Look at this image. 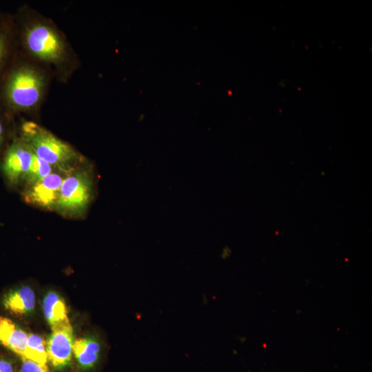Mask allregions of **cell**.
Returning a JSON list of instances; mask_svg holds the SVG:
<instances>
[{"mask_svg": "<svg viewBox=\"0 0 372 372\" xmlns=\"http://www.w3.org/2000/svg\"><path fill=\"white\" fill-rule=\"evenodd\" d=\"M17 52L61 83L80 68L81 61L66 36L50 19L28 5L12 15Z\"/></svg>", "mask_w": 372, "mask_h": 372, "instance_id": "6da1fadb", "label": "cell"}, {"mask_svg": "<svg viewBox=\"0 0 372 372\" xmlns=\"http://www.w3.org/2000/svg\"><path fill=\"white\" fill-rule=\"evenodd\" d=\"M52 76L18 52L0 82V103L13 116L37 113Z\"/></svg>", "mask_w": 372, "mask_h": 372, "instance_id": "7a4b0ae2", "label": "cell"}, {"mask_svg": "<svg viewBox=\"0 0 372 372\" xmlns=\"http://www.w3.org/2000/svg\"><path fill=\"white\" fill-rule=\"evenodd\" d=\"M14 135L26 143L39 158L56 169H69L83 157L70 143L32 121L22 120Z\"/></svg>", "mask_w": 372, "mask_h": 372, "instance_id": "3957f363", "label": "cell"}, {"mask_svg": "<svg viewBox=\"0 0 372 372\" xmlns=\"http://www.w3.org/2000/svg\"><path fill=\"white\" fill-rule=\"evenodd\" d=\"M72 168L62 182L56 210L76 217L84 214L93 197V179L89 171Z\"/></svg>", "mask_w": 372, "mask_h": 372, "instance_id": "277c9868", "label": "cell"}, {"mask_svg": "<svg viewBox=\"0 0 372 372\" xmlns=\"http://www.w3.org/2000/svg\"><path fill=\"white\" fill-rule=\"evenodd\" d=\"M32 156L28 145L14 135L0 160L1 174L8 187L16 189L23 185Z\"/></svg>", "mask_w": 372, "mask_h": 372, "instance_id": "5b68a950", "label": "cell"}, {"mask_svg": "<svg viewBox=\"0 0 372 372\" xmlns=\"http://www.w3.org/2000/svg\"><path fill=\"white\" fill-rule=\"evenodd\" d=\"M71 169H55L44 178L25 187L22 192L24 201L40 208L56 210L62 182Z\"/></svg>", "mask_w": 372, "mask_h": 372, "instance_id": "8992f818", "label": "cell"}, {"mask_svg": "<svg viewBox=\"0 0 372 372\" xmlns=\"http://www.w3.org/2000/svg\"><path fill=\"white\" fill-rule=\"evenodd\" d=\"M52 332L45 342L48 360L56 370L70 364L73 354V329L69 318L51 327Z\"/></svg>", "mask_w": 372, "mask_h": 372, "instance_id": "52a82bcc", "label": "cell"}, {"mask_svg": "<svg viewBox=\"0 0 372 372\" xmlns=\"http://www.w3.org/2000/svg\"><path fill=\"white\" fill-rule=\"evenodd\" d=\"M17 54V46L12 15L6 14L0 21V82Z\"/></svg>", "mask_w": 372, "mask_h": 372, "instance_id": "ba28073f", "label": "cell"}, {"mask_svg": "<svg viewBox=\"0 0 372 372\" xmlns=\"http://www.w3.org/2000/svg\"><path fill=\"white\" fill-rule=\"evenodd\" d=\"M36 296L34 291L28 285L12 289L2 298V305L8 312L17 316H25L31 313L35 307Z\"/></svg>", "mask_w": 372, "mask_h": 372, "instance_id": "9c48e42d", "label": "cell"}, {"mask_svg": "<svg viewBox=\"0 0 372 372\" xmlns=\"http://www.w3.org/2000/svg\"><path fill=\"white\" fill-rule=\"evenodd\" d=\"M72 351L79 368L90 370L98 363L102 346L96 338L85 336L79 338L74 342Z\"/></svg>", "mask_w": 372, "mask_h": 372, "instance_id": "30bf717a", "label": "cell"}, {"mask_svg": "<svg viewBox=\"0 0 372 372\" xmlns=\"http://www.w3.org/2000/svg\"><path fill=\"white\" fill-rule=\"evenodd\" d=\"M28 333L10 319L0 316V344L23 357Z\"/></svg>", "mask_w": 372, "mask_h": 372, "instance_id": "8fae6325", "label": "cell"}, {"mask_svg": "<svg viewBox=\"0 0 372 372\" xmlns=\"http://www.w3.org/2000/svg\"><path fill=\"white\" fill-rule=\"evenodd\" d=\"M43 311L50 327L68 319L67 307L63 299L52 291L46 293L43 300Z\"/></svg>", "mask_w": 372, "mask_h": 372, "instance_id": "7c38bea8", "label": "cell"}, {"mask_svg": "<svg viewBox=\"0 0 372 372\" xmlns=\"http://www.w3.org/2000/svg\"><path fill=\"white\" fill-rule=\"evenodd\" d=\"M23 357L39 364L47 365L48 360L46 344L41 335L36 333L28 335L27 345Z\"/></svg>", "mask_w": 372, "mask_h": 372, "instance_id": "4fadbf2b", "label": "cell"}, {"mask_svg": "<svg viewBox=\"0 0 372 372\" xmlns=\"http://www.w3.org/2000/svg\"><path fill=\"white\" fill-rule=\"evenodd\" d=\"M14 118L0 103V160L14 136Z\"/></svg>", "mask_w": 372, "mask_h": 372, "instance_id": "5bb4252c", "label": "cell"}, {"mask_svg": "<svg viewBox=\"0 0 372 372\" xmlns=\"http://www.w3.org/2000/svg\"><path fill=\"white\" fill-rule=\"evenodd\" d=\"M54 167L39 158L33 152L32 161L23 183V187L32 185L44 178L54 170Z\"/></svg>", "mask_w": 372, "mask_h": 372, "instance_id": "9a60e30c", "label": "cell"}, {"mask_svg": "<svg viewBox=\"0 0 372 372\" xmlns=\"http://www.w3.org/2000/svg\"><path fill=\"white\" fill-rule=\"evenodd\" d=\"M20 372H50L47 365H43L25 357H21Z\"/></svg>", "mask_w": 372, "mask_h": 372, "instance_id": "2e32d148", "label": "cell"}, {"mask_svg": "<svg viewBox=\"0 0 372 372\" xmlns=\"http://www.w3.org/2000/svg\"><path fill=\"white\" fill-rule=\"evenodd\" d=\"M0 372H14L12 362L2 355H0Z\"/></svg>", "mask_w": 372, "mask_h": 372, "instance_id": "e0dca14e", "label": "cell"}, {"mask_svg": "<svg viewBox=\"0 0 372 372\" xmlns=\"http://www.w3.org/2000/svg\"><path fill=\"white\" fill-rule=\"evenodd\" d=\"M7 14H3L0 11V21H1Z\"/></svg>", "mask_w": 372, "mask_h": 372, "instance_id": "ac0fdd59", "label": "cell"}]
</instances>
